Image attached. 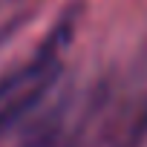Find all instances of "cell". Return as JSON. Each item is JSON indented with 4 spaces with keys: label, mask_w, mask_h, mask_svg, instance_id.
<instances>
[{
    "label": "cell",
    "mask_w": 147,
    "mask_h": 147,
    "mask_svg": "<svg viewBox=\"0 0 147 147\" xmlns=\"http://www.w3.org/2000/svg\"><path fill=\"white\" fill-rule=\"evenodd\" d=\"M72 26H75V15L66 12L43 38V43L18 69L0 78V138L15 124H20L58 81L63 66V49L72 38Z\"/></svg>",
    "instance_id": "1"
},
{
    "label": "cell",
    "mask_w": 147,
    "mask_h": 147,
    "mask_svg": "<svg viewBox=\"0 0 147 147\" xmlns=\"http://www.w3.org/2000/svg\"><path fill=\"white\" fill-rule=\"evenodd\" d=\"M52 138H55V121H49V124L40 130V136L29 138L23 147H49V144H52Z\"/></svg>",
    "instance_id": "2"
}]
</instances>
